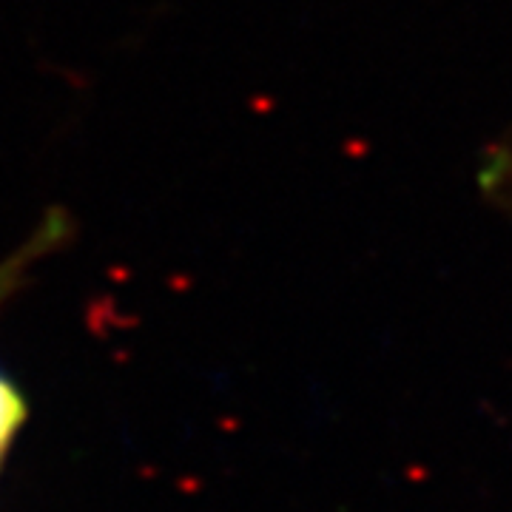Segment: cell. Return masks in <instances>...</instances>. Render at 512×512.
I'll return each mask as SVG.
<instances>
[{"mask_svg":"<svg viewBox=\"0 0 512 512\" xmlns=\"http://www.w3.org/2000/svg\"><path fill=\"white\" fill-rule=\"evenodd\" d=\"M23 416H26V407H23V399L15 390V384L6 376H0V456L6 453V447L20 427Z\"/></svg>","mask_w":512,"mask_h":512,"instance_id":"cell-1","label":"cell"},{"mask_svg":"<svg viewBox=\"0 0 512 512\" xmlns=\"http://www.w3.org/2000/svg\"><path fill=\"white\" fill-rule=\"evenodd\" d=\"M18 268H20V259H18V262H12V265H3V268H0V296H3V293L12 288V282H15V274H18Z\"/></svg>","mask_w":512,"mask_h":512,"instance_id":"cell-2","label":"cell"}]
</instances>
